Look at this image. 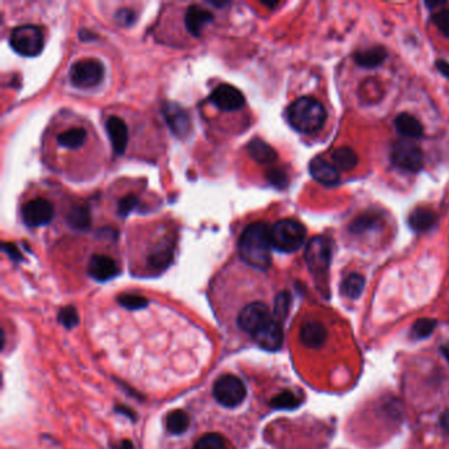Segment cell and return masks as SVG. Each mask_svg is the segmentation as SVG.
<instances>
[{
    "label": "cell",
    "mask_w": 449,
    "mask_h": 449,
    "mask_svg": "<svg viewBox=\"0 0 449 449\" xmlns=\"http://www.w3.org/2000/svg\"><path fill=\"white\" fill-rule=\"evenodd\" d=\"M270 227L264 222L249 224L239 241V252L245 263L258 270H268L272 265Z\"/></svg>",
    "instance_id": "obj_1"
},
{
    "label": "cell",
    "mask_w": 449,
    "mask_h": 449,
    "mask_svg": "<svg viewBox=\"0 0 449 449\" xmlns=\"http://www.w3.org/2000/svg\"><path fill=\"white\" fill-rule=\"evenodd\" d=\"M290 126L301 133H315L322 129L327 120V111L316 99H297L286 112Z\"/></svg>",
    "instance_id": "obj_2"
},
{
    "label": "cell",
    "mask_w": 449,
    "mask_h": 449,
    "mask_svg": "<svg viewBox=\"0 0 449 449\" xmlns=\"http://www.w3.org/2000/svg\"><path fill=\"white\" fill-rule=\"evenodd\" d=\"M272 244L283 253H294L304 244L306 228L293 219H283L270 228Z\"/></svg>",
    "instance_id": "obj_3"
},
{
    "label": "cell",
    "mask_w": 449,
    "mask_h": 449,
    "mask_svg": "<svg viewBox=\"0 0 449 449\" xmlns=\"http://www.w3.org/2000/svg\"><path fill=\"white\" fill-rule=\"evenodd\" d=\"M10 45L20 56L36 57L44 48V36L36 25H21L11 32Z\"/></svg>",
    "instance_id": "obj_4"
},
{
    "label": "cell",
    "mask_w": 449,
    "mask_h": 449,
    "mask_svg": "<svg viewBox=\"0 0 449 449\" xmlns=\"http://www.w3.org/2000/svg\"><path fill=\"white\" fill-rule=\"evenodd\" d=\"M214 398L224 407H237L244 402L246 388L244 382L234 374H224L214 385Z\"/></svg>",
    "instance_id": "obj_5"
},
{
    "label": "cell",
    "mask_w": 449,
    "mask_h": 449,
    "mask_svg": "<svg viewBox=\"0 0 449 449\" xmlns=\"http://www.w3.org/2000/svg\"><path fill=\"white\" fill-rule=\"evenodd\" d=\"M304 258L311 273L315 275L327 273L333 258L331 241L325 236H315L306 246Z\"/></svg>",
    "instance_id": "obj_6"
},
{
    "label": "cell",
    "mask_w": 449,
    "mask_h": 449,
    "mask_svg": "<svg viewBox=\"0 0 449 449\" xmlns=\"http://www.w3.org/2000/svg\"><path fill=\"white\" fill-rule=\"evenodd\" d=\"M68 78L76 88H95L104 78V66L98 59L77 61L70 68Z\"/></svg>",
    "instance_id": "obj_7"
},
{
    "label": "cell",
    "mask_w": 449,
    "mask_h": 449,
    "mask_svg": "<svg viewBox=\"0 0 449 449\" xmlns=\"http://www.w3.org/2000/svg\"><path fill=\"white\" fill-rule=\"evenodd\" d=\"M391 161L406 172L418 173L424 165L423 150L409 140H400L391 148Z\"/></svg>",
    "instance_id": "obj_8"
},
{
    "label": "cell",
    "mask_w": 449,
    "mask_h": 449,
    "mask_svg": "<svg viewBox=\"0 0 449 449\" xmlns=\"http://www.w3.org/2000/svg\"><path fill=\"white\" fill-rule=\"evenodd\" d=\"M176 240L170 232H165L149 246L147 253V265L152 272H164L172 264L174 257Z\"/></svg>",
    "instance_id": "obj_9"
},
{
    "label": "cell",
    "mask_w": 449,
    "mask_h": 449,
    "mask_svg": "<svg viewBox=\"0 0 449 449\" xmlns=\"http://www.w3.org/2000/svg\"><path fill=\"white\" fill-rule=\"evenodd\" d=\"M273 319V315L269 311V307L263 302H253L246 304L237 316V325L241 331L253 337L263 327Z\"/></svg>",
    "instance_id": "obj_10"
},
{
    "label": "cell",
    "mask_w": 449,
    "mask_h": 449,
    "mask_svg": "<svg viewBox=\"0 0 449 449\" xmlns=\"http://www.w3.org/2000/svg\"><path fill=\"white\" fill-rule=\"evenodd\" d=\"M54 216V210L49 200L37 198L27 202L21 208V217L24 224L30 228H37L49 224Z\"/></svg>",
    "instance_id": "obj_11"
},
{
    "label": "cell",
    "mask_w": 449,
    "mask_h": 449,
    "mask_svg": "<svg viewBox=\"0 0 449 449\" xmlns=\"http://www.w3.org/2000/svg\"><path fill=\"white\" fill-rule=\"evenodd\" d=\"M211 103L225 112L237 111L243 108L245 104V98L240 90L231 86V85H219L214 88V91L210 95Z\"/></svg>",
    "instance_id": "obj_12"
},
{
    "label": "cell",
    "mask_w": 449,
    "mask_h": 449,
    "mask_svg": "<svg viewBox=\"0 0 449 449\" xmlns=\"http://www.w3.org/2000/svg\"><path fill=\"white\" fill-rule=\"evenodd\" d=\"M162 114L172 132L178 137H186L190 132V117L184 108L176 103L167 102L162 106Z\"/></svg>",
    "instance_id": "obj_13"
},
{
    "label": "cell",
    "mask_w": 449,
    "mask_h": 449,
    "mask_svg": "<svg viewBox=\"0 0 449 449\" xmlns=\"http://www.w3.org/2000/svg\"><path fill=\"white\" fill-rule=\"evenodd\" d=\"M253 340L265 351H280L283 342L282 323L274 319L273 316L270 322L254 335Z\"/></svg>",
    "instance_id": "obj_14"
},
{
    "label": "cell",
    "mask_w": 449,
    "mask_h": 449,
    "mask_svg": "<svg viewBox=\"0 0 449 449\" xmlns=\"http://www.w3.org/2000/svg\"><path fill=\"white\" fill-rule=\"evenodd\" d=\"M88 273L91 278L106 282L116 277L119 274V266L114 258L106 254H94L88 265Z\"/></svg>",
    "instance_id": "obj_15"
},
{
    "label": "cell",
    "mask_w": 449,
    "mask_h": 449,
    "mask_svg": "<svg viewBox=\"0 0 449 449\" xmlns=\"http://www.w3.org/2000/svg\"><path fill=\"white\" fill-rule=\"evenodd\" d=\"M106 129L115 155H124L128 144V127L126 121L121 117L109 116L106 120Z\"/></svg>",
    "instance_id": "obj_16"
},
{
    "label": "cell",
    "mask_w": 449,
    "mask_h": 449,
    "mask_svg": "<svg viewBox=\"0 0 449 449\" xmlns=\"http://www.w3.org/2000/svg\"><path fill=\"white\" fill-rule=\"evenodd\" d=\"M212 21H214V15L210 11L202 8L198 4L190 6L186 11V30L194 37H199L205 27L208 24H211Z\"/></svg>",
    "instance_id": "obj_17"
},
{
    "label": "cell",
    "mask_w": 449,
    "mask_h": 449,
    "mask_svg": "<svg viewBox=\"0 0 449 449\" xmlns=\"http://www.w3.org/2000/svg\"><path fill=\"white\" fill-rule=\"evenodd\" d=\"M310 173L316 182L324 186H335L340 179L339 170L321 157H315L310 162Z\"/></svg>",
    "instance_id": "obj_18"
},
{
    "label": "cell",
    "mask_w": 449,
    "mask_h": 449,
    "mask_svg": "<svg viewBox=\"0 0 449 449\" xmlns=\"http://www.w3.org/2000/svg\"><path fill=\"white\" fill-rule=\"evenodd\" d=\"M327 330L319 322H306L301 328L299 333V339L302 342L303 345H306L307 348L311 349H318L321 348L323 344L327 340Z\"/></svg>",
    "instance_id": "obj_19"
},
{
    "label": "cell",
    "mask_w": 449,
    "mask_h": 449,
    "mask_svg": "<svg viewBox=\"0 0 449 449\" xmlns=\"http://www.w3.org/2000/svg\"><path fill=\"white\" fill-rule=\"evenodd\" d=\"M88 140V132L82 127H71L62 131L57 136L59 147L68 150H74L83 147Z\"/></svg>",
    "instance_id": "obj_20"
},
{
    "label": "cell",
    "mask_w": 449,
    "mask_h": 449,
    "mask_svg": "<svg viewBox=\"0 0 449 449\" xmlns=\"http://www.w3.org/2000/svg\"><path fill=\"white\" fill-rule=\"evenodd\" d=\"M248 153L249 156L257 161L258 164L269 165L277 161V152L269 144H266L261 138H254L248 144Z\"/></svg>",
    "instance_id": "obj_21"
},
{
    "label": "cell",
    "mask_w": 449,
    "mask_h": 449,
    "mask_svg": "<svg viewBox=\"0 0 449 449\" xmlns=\"http://www.w3.org/2000/svg\"><path fill=\"white\" fill-rule=\"evenodd\" d=\"M394 124L398 133L406 138H419L424 133L421 123L410 114H400V116L395 119Z\"/></svg>",
    "instance_id": "obj_22"
},
{
    "label": "cell",
    "mask_w": 449,
    "mask_h": 449,
    "mask_svg": "<svg viewBox=\"0 0 449 449\" xmlns=\"http://www.w3.org/2000/svg\"><path fill=\"white\" fill-rule=\"evenodd\" d=\"M386 50L382 47H373L369 49L360 50L354 54V61L359 66L365 68H378L386 59Z\"/></svg>",
    "instance_id": "obj_23"
},
{
    "label": "cell",
    "mask_w": 449,
    "mask_h": 449,
    "mask_svg": "<svg viewBox=\"0 0 449 449\" xmlns=\"http://www.w3.org/2000/svg\"><path fill=\"white\" fill-rule=\"evenodd\" d=\"M436 220H438L436 215L431 210H426V208H417L409 216V224L417 232L429 231L436 224Z\"/></svg>",
    "instance_id": "obj_24"
},
{
    "label": "cell",
    "mask_w": 449,
    "mask_h": 449,
    "mask_svg": "<svg viewBox=\"0 0 449 449\" xmlns=\"http://www.w3.org/2000/svg\"><path fill=\"white\" fill-rule=\"evenodd\" d=\"M333 167L342 172H351L359 164V157L351 148L336 149L333 153Z\"/></svg>",
    "instance_id": "obj_25"
},
{
    "label": "cell",
    "mask_w": 449,
    "mask_h": 449,
    "mask_svg": "<svg viewBox=\"0 0 449 449\" xmlns=\"http://www.w3.org/2000/svg\"><path fill=\"white\" fill-rule=\"evenodd\" d=\"M66 219H68V225L78 231H86L91 225V216L86 205H74L68 211Z\"/></svg>",
    "instance_id": "obj_26"
},
{
    "label": "cell",
    "mask_w": 449,
    "mask_h": 449,
    "mask_svg": "<svg viewBox=\"0 0 449 449\" xmlns=\"http://www.w3.org/2000/svg\"><path fill=\"white\" fill-rule=\"evenodd\" d=\"M365 287V278L360 274H349L342 283V293L348 299H359Z\"/></svg>",
    "instance_id": "obj_27"
},
{
    "label": "cell",
    "mask_w": 449,
    "mask_h": 449,
    "mask_svg": "<svg viewBox=\"0 0 449 449\" xmlns=\"http://www.w3.org/2000/svg\"><path fill=\"white\" fill-rule=\"evenodd\" d=\"M190 417L184 410L172 411L167 418V429L173 435H182L188 430Z\"/></svg>",
    "instance_id": "obj_28"
},
{
    "label": "cell",
    "mask_w": 449,
    "mask_h": 449,
    "mask_svg": "<svg viewBox=\"0 0 449 449\" xmlns=\"http://www.w3.org/2000/svg\"><path fill=\"white\" fill-rule=\"evenodd\" d=\"M301 403L302 400L290 390L282 391L270 400V406L277 410H295L301 406Z\"/></svg>",
    "instance_id": "obj_29"
},
{
    "label": "cell",
    "mask_w": 449,
    "mask_h": 449,
    "mask_svg": "<svg viewBox=\"0 0 449 449\" xmlns=\"http://www.w3.org/2000/svg\"><path fill=\"white\" fill-rule=\"evenodd\" d=\"M436 325H438V322L435 319H427V318L418 319L411 327V339H414V340H424V339L430 337L432 333H433V330L436 328Z\"/></svg>",
    "instance_id": "obj_30"
},
{
    "label": "cell",
    "mask_w": 449,
    "mask_h": 449,
    "mask_svg": "<svg viewBox=\"0 0 449 449\" xmlns=\"http://www.w3.org/2000/svg\"><path fill=\"white\" fill-rule=\"evenodd\" d=\"M290 306H292V295L287 292L278 294L274 299V319H277L280 323L285 322L290 311Z\"/></svg>",
    "instance_id": "obj_31"
},
{
    "label": "cell",
    "mask_w": 449,
    "mask_h": 449,
    "mask_svg": "<svg viewBox=\"0 0 449 449\" xmlns=\"http://www.w3.org/2000/svg\"><path fill=\"white\" fill-rule=\"evenodd\" d=\"M194 449H227V440L220 433H205L196 441Z\"/></svg>",
    "instance_id": "obj_32"
},
{
    "label": "cell",
    "mask_w": 449,
    "mask_h": 449,
    "mask_svg": "<svg viewBox=\"0 0 449 449\" xmlns=\"http://www.w3.org/2000/svg\"><path fill=\"white\" fill-rule=\"evenodd\" d=\"M117 302L128 310H141L145 309L149 303L145 297L138 294H123L117 298Z\"/></svg>",
    "instance_id": "obj_33"
},
{
    "label": "cell",
    "mask_w": 449,
    "mask_h": 449,
    "mask_svg": "<svg viewBox=\"0 0 449 449\" xmlns=\"http://www.w3.org/2000/svg\"><path fill=\"white\" fill-rule=\"evenodd\" d=\"M59 324H62L65 328L71 330L74 328L76 325H78L79 316L76 307L73 306H68V307H64L59 313Z\"/></svg>",
    "instance_id": "obj_34"
},
{
    "label": "cell",
    "mask_w": 449,
    "mask_h": 449,
    "mask_svg": "<svg viewBox=\"0 0 449 449\" xmlns=\"http://www.w3.org/2000/svg\"><path fill=\"white\" fill-rule=\"evenodd\" d=\"M266 178L268 181L275 186L277 188H285L289 184V176L283 172L282 169H270L266 172Z\"/></svg>",
    "instance_id": "obj_35"
},
{
    "label": "cell",
    "mask_w": 449,
    "mask_h": 449,
    "mask_svg": "<svg viewBox=\"0 0 449 449\" xmlns=\"http://www.w3.org/2000/svg\"><path fill=\"white\" fill-rule=\"evenodd\" d=\"M432 21L445 37H449V10H440L433 15Z\"/></svg>",
    "instance_id": "obj_36"
},
{
    "label": "cell",
    "mask_w": 449,
    "mask_h": 449,
    "mask_svg": "<svg viewBox=\"0 0 449 449\" xmlns=\"http://www.w3.org/2000/svg\"><path fill=\"white\" fill-rule=\"evenodd\" d=\"M138 203V199L135 196H127L126 198H123L119 205H117V214L120 216H127Z\"/></svg>",
    "instance_id": "obj_37"
},
{
    "label": "cell",
    "mask_w": 449,
    "mask_h": 449,
    "mask_svg": "<svg viewBox=\"0 0 449 449\" xmlns=\"http://www.w3.org/2000/svg\"><path fill=\"white\" fill-rule=\"evenodd\" d=\"M377 223L376 216H361L360 219H357L353 224L351 225V229L354 234H361L364 231H366L369 227Z\"/></svg>",
    "instance_id": "obj_38"
},
{
    "label": "cell",
    "mask_w": 449,
    "mask_h": 449,
    "mask_svg": "<svg viewBox=\"0 0 449 449\" xmlns=\"http://www.w3.org/2000/svg\"><path fill=\"white\" fill-rule=\"evenodd\" d=\"M136 19V15L132 10H127V8H123V10L117 11L116 15H115V20H116L117 24L123 25V27H129L135 23Z\"/></svg>",
    "instance_id": "obj_39"
},
{
    "label": "cell",
    "mask_w": 449,
    "mask_h": 449,
    "mask_svg": "<svg viewBox=\"0 0 449 449\" xmlns=\"http://www.w3.org/2000/svg\"><path fill=\"white\" fill-rule=\"evenodd\" d=\"M436 68H439L440 73L449 79V62L444 61V59H439L436 61Z\"/></svg>",
    "instance_id": "obj_40"
},
{
    "label": "cell",
    "mask_w": 449,
    "mask_h": 449,
    "mask_svg": "<svg viewBox=\"0 0 449 449\" xmlns=\"http://www.w3.org/2000/svg\"><path fill=\"white\" fill-rule=\"evenodd\" d=\"M3 249H4L7 253L10 254V257H12V258H15V260H16V258H18V260L21 258V256L19 254V251L15 248V245L4 244L3 245Z\"/></svg>",
    "instance_id": "obj_41"
},
{
    "label": "cell",
    "mask_w": 449,
    "mask_h": 449,
    "mask_svg": "<svg viewBox=\"0 0 449 449\" xmlns=\"http://www.w3.org/2000/svg\"><path fill=\"white\" fill-rule=\"evenodd\" d=\"M440 426H441V429L445 431V432H448L449 433V410L444 411L443 414H441V418H440Z\"/></svg>",
    "instance_id": "obj_42"
},
{
    "label": "cell",
    "mask_w": 449,
    "mask_h": 449,
    "mask_svg": "<svg viewBox=\"0 0 449 449\" xmlns=\"http://www.w3.org/2000/svg\"><path fill=\"white\" fill-rule=\"evenodd\" d=\"M115 411H117L119 414H123V415H126L127 418H131V419L132 420L136 419V418H135V417H136V415H135V412H133V411L132 410H129V409H127L126 406H117V407H115Z\"/></svg>",
    "instance_id": "obj_43"
},
{
    "label": "cell",
    "mask_w": 449,
    "mask_h": 449,
    "mask_svg": "<svg viewBox=\"0 0 449 449\" xmlns=\"http://www.w3.org/2000/svg\"><path fill=\"white\" fill-rule=\"evenodd\" d=\"M133 444L131 440H121L120 443H117L115 449H133Z\"/></svg>",
    "instance_id": "obj_44"
},
{
    "label": "cell",
    "mask_w": 449,
    "mask_h": 449,
    "mask_svg": "<svg viewBox=\"0 0 449 449\" xmlns=\"http://www.w3.org/2000/svg\"><path fill=\"white\" fill-rule=\"evenodd\" d=\"M440 351L443 353V356L445 357V360L449 362V344H445L440 348Z\"/></svg>",
    "instance_id": "obj_45"
}]
</instances>
